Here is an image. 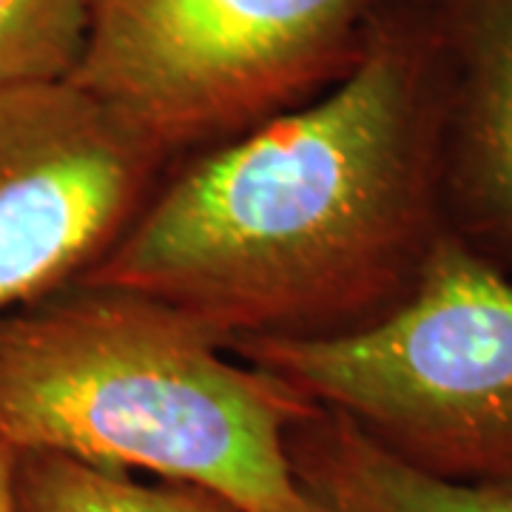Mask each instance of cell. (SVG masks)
Segmentation results:
<instances>
[{"mask_svg":"<svg viewBox=\"0 0 512 512\" xmlns=\"http://www.w3.org/2000/svg\"><path fill=\"white\" fill-rule=\"evenodd\" d=\"M316 404L146 293L72 282L0 316V441L293 512L288 430Z\"/></svg>","mask_w":512,"mask_h":512,"instance_id":"obj_2","label":"cell"},{"mask_svg":"<svg viewBox=\"0 0 512 512\" xmlns=\"http://www.w3.org/2000/svg\"><path fill=\"white\" fill-rule=\"evenodd\" d=\"M427 57L444 228L512 276V0H399Z\"/></svg>","mask_w":512,"mask_h":512,"instance_id":"obj_6","label":"cell"},{"mask_svg":"<svg viewBox=\"0 0 512 512\" xmlns=\"http://www.w3.org/2000/svg\"><path fill=\"white\" fill-rule=\"evenodd\" d=\"M228 348L416 470L512 481V276L450 234L379 322Z\"/></svg>","mask_w":512,"mask_h":512,"instance_id":"obj_3","label":"cell"},{"mask_svg":"<svg viewBox=\"0 0 512 512\" xmlns=\"http://www.w3.org/2000/svg\"><path fill=\"white\" fill-rule=\"evenodd\" d=\"M288 453L299 484L345 512H512V481L430 476L322 407L288 430Z\"/></svg>","mask_w":512,"mask_h":512,"instance_id":"obj_7","label":"cell"},{"mask_svg":"<svg viewBox=\"0 0 512 512\" xmlns=\"http://www.w3.org/2000/svg\"><path fill=\"white\" fill-rule=\"evenodd\" d=\"M293 512H345L339 510L336 504H330L325 498H319V495H313L311 490H305V498H302V504L296 507Z\"/></svg>","mask_w":512,"mask_h":512,"instance_id":"obj_11","label":"cell"},{"mask_svg":"<svg viewBox=\"0 0 512 512\" xmlns=\"http://www.w3.org/2000/svg\"><path fill=\"white\" fill-rule=\"evenodd\" d=\"M168 165L72 80L0 86V316L86 274Z\"/></svg>","mask_w":512,"mask_h":512,"instance_id":"obj_5","label":"cell"},{"mask_svg":"<svg viewBox=\"0 0 512 512\" xmlns=\"http://www.w3.org/2000/svg\"><path fill=\"white\" fill-rule=\"evenodd\" d=\"M444 234L427 57L382 0L345 80L168 171L77 282L146 293L225 345L328 339L396 311Z\"/></svg>","mask_w":512,"mask_h":512,"instance_id":"obj_1","label":"cell"},{"mask_svg":"<svg viewBox=\"0 0 512 512\" xmlns=\"http://www.w3.org/2000/svg\"><path fill=\"white\" fill-rule=\"evenodd\" d=\"M18 512H237L217 495L160 478L92 467L52 453H18Z\"/></svg>","mask_w":512,"mask_h":512,"instance_id":"obj_8","label":"cell"},{"mask_svg":"<svg viewBox=\"0 0 512 512\" xmlns=\"http://www.w3.org/2000/svg\"><path fill=\"white\" fill-rule=\"evenodd\" d=\"M382 0H92L74 86L171 163L311 103L362 60Z\"/></svg>","mask_w":512,"mask_h":512,"instance_id":"obj_4","label":"cell"},{"mask_svg":"<svg viewBox=\"0 0 512 512\" xmlns=\"http://www.w3.org/2000/svg\"><path fill=\"white\" fill-rule=\"evenodd\" d=\"M15 461L18 453L0 441V512H18L15 510Z\"/></svg>","mask_w":512,"mask_h":512,"instance_id":"obj_10","label":"cell"},{"mask_svg":"<svg viewBox=\"0 0 512 512\" xmlns=\"http://www.w3.org/2000/svg\"><path fill=\"white\" fill-rule=\"evenodd\" d=\"M92 0H0V86L69 80Z\"/></svg>","mask_w":512,"mask_h":512,"instance_id":"obj_9","label":"cell"}]
</instances>
